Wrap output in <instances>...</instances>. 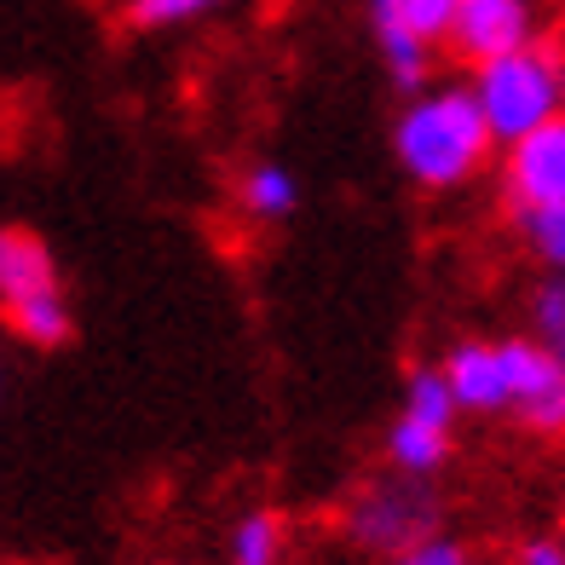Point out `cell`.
<instances>
[{
  "label": "cell",
  "mask_w": 565,
  "mask_h": 565,
  "mask_svg": "<svg viewBox=\"0 0 565 565\" xmlns=\"http://www.w3.org/2000/svg\"><path fill=\"white\" fill-rule=\"evenodd\" d=\"M491 127L468 87H416L393 127L398 168L427 191H456L491 162Z\"/></svg>",
  "instance_id": "6da1fadb"
},
{
  "label": "cell",
  "mask_w": 565,
  "mask_h": 565,
  "mask_svg": "<svg viewBox=\"0 0 565 565\" xmlns=\"http://www.w3.org/2000/svg\"><path fill=\"white\" fill-rule=\"evenodd\" d=\"M473 105L491 127L497 145H513L520 134L543 121H559V105H565V64H559V46H548L543 35L513 46L502 58H484L473 64Z\"/></svg>",
  "instance_id": "7a4b0ae2"
},
{
  "label": "cell",
  "mask_w": 565,
  "mask_h": 565,
  "mask_svg": "<svg viewBox=\"0 0 565 565\" xmlns=\"http://www.w3.org/2000/svg\"><path fill=\"white\" fill-rule=\"evenodd\" d=\"M456 416H461V409H456V398H450V387H445V375H439V370H416V375H409V387H404L398 422H393V433H387L393 468L409 473V479H427L433 468H445Z\"/></svg>",
  "instance_id": "3957f363"
},
{
  "label": "cell",
  "mask_w": 565,
  "mask_h": 565,
  "mask_svg": "<svg viewBox=\"0 0 565 565\" xmlns=\"http://www.w3.org/2000/svg\"><path fill=\"white\" fill-rule=\"evenodd\" d=\"M456 0H370V30L375 46L387 58L393 82L404 93L427 87L433 75V46L445 41V23H450Z\"/></svg>",
  "instance_id": "277c9868"
},
{
  "label": "cell",
  "mask_w": 565,
  "mask_h": 565,
  "mask_svg": "<svg viewBox=\"0 0 565 565\" xmlns=\"http://www.w3.org/2000/svg\"><path fill=\"white\" fill-rule=\"evenodd\" d=\"M502 387H508V409L536 427V433H559L565 422V364H559V347L543 341H502Z\"/></svg>",
  "instance_id": "5b68a950"
},
{
  "label": "cell",
  "mask_w": 565,
  "mask_h": 565,
  "mask_svg": "<svg viewBox=\"0 0 565 565\" xmlns=\"http://www.w3.org/2000/svg\"><path fill=\"white\" fill-rule=\"evenodd\" d=\"M536 0H456L450 23H445V41L456 58L484 64V58H502L513 46L536 41Z\"/></svg>",
  "instance_id": "8992f818"
},
{
  "label": "cell",
  "mask_w": 565,
  "mask_h": 565,
  "mask_svg": "<svg viewBox=\"0 0 565 565\" xmlns=\"http://www.w3.org/2000/svg\"><path fill=\"white\" fill-rule=\"evenodd\" d=\"M433 525V497L422 491V479H393V484H375V491L352 508V536L375 554H398L409 543H422Z\"/></svg>",
  "instance_id": "52a82bcc"
},
{
  "label": "cell",
  "mask_w": 565,
  "mask_h": 565,
  "mask_svg": "<svg viewBox=\"0 0 565 565\" xmlns=\"http://www.w3.org/2000/svg\"><path fill=\"white\" fill-rule=\"evenodd\" d=\"M513 209H554L565 202V121H543L508 145Z\"/></svg>",
  "instance_id": "ba28073f"
},
{
  "label": "cell",
  "mask_w": 565,
  "mask_h": 565,
  "mask_svg": "<svg viewBox=\"0 0 565 565\" xmlns=\"http://www.w3.org/2000/svg\"><path fill=\"white\" fill-rule=\"evenodd\" d=\"M439 375H445L456 409H473V416H497V409H508L502 358H497L491 341H461V347H450V358L439 364Z\"/></svg>",
  "instance_id": "9c48e42d"
},
{
  "label": "cell",
  "mask_w": 565,
  "mask_h": 565,
  "mask_svg": "<svg viewBox=\"0 0 565 565\" xmlns=\"http://www.w3.org/2000/svg\"><path fill=\"white\" fill-rule=\"evenodd\" d=\"M41 289H58L53 248L35 231H0V300H23Z\"/></svg>",
  "instance_id": "30bf717a"
},
{
  "label": "cell",
  "mask_w": 565,
  "mask_h": 565,
  "mask_svg": "<svg viewBox=\"0 0 565 565\" xmlns=\"http://www.w3.org/2000/svg\"><path fill=\"white\" fill-rule=\"evenodd\" d=\"M7 323H12V335H23L30 347H58V341H70V300H64V289L7 300Z\"/></svg>",
  "instance_id": "8fae6325"
},
{
  "label": "cell",
  "mask_w": 565,
  "mask_h": 565,
  "mask_svg": "<svg viewBox=\"0 0 565 565\" xmlns=\"http://www.w3.org/2000/svg\"><path fill=\"white\" fill-rule=\"evenodd\" d=\"M243 209L254 220H289L300 209V179L277 162H260L243 173Z\"/></svg>",
  "instance_id": "7c38bea8"
},
{
  "label": "cell",
  "mask_w": 565,
  "mask_h": 565,
  "mask_svg": "<svg viewBox=\"0 0 565 565\" xmlns=\"http://www.w3.org/2000/svg\"><path fill=\"white\" fill-rule=\"evenodd\" d=\"M282 559V513L254 508L231 531V565H277Z\"/></svg>",
  "instance_id": "4fadbf2b"
},
{
  "label": "cell",
  "mask_w": 565,
  "mask_h": 565,
  "mask_svg": "<svg viewBox=\"0 0 565 565\" xmlns=\"http://www.w3.org/2000/svg\"><path fill=\"white\" fill-rule=\"evenodd\" d=\"M225 0H127V18L139 30H185V23L214 18Z\"/></svg>",
  "instance_id": "5bb4252c"
},
{
  "label": "cell",
  "mask_w": 565,
  "mask_h": 565,
  "mask_svg": "<svg viewBox=\"0 0 565 565\" xmlns=\"http://www.w3.org/2000/svg\"><path fill=\"white\" fill-rule=\"evenodd\" d=\"M520 225H525L531 248L559 266V254H565V202H554V209H520Z\"/></svg>",
  "instance_id": "9a60e30c"
},
{
  "label": "cell",
  "mask_w": 565,
  "mask_h": 565,
  "mask_svg": "<svg viewBox=\"0 0 565 565\" xmlns=\"http://www.w3.org/2000/svg\"><path fill=\"white\" fill-rule=\"evenodd\" d=\"M393 565H484V559H473L461 543H445V536H422V543L398 548Z\"/></svg>",
  "instance_id": "2e32d148"
},
{
  "label": "cell",
  "mask_w": 565,
  "mask_h": 565,
  "mask_svg": "<svg viewBox=\"0 0 565 565\" xmlns=\"http://www.w3.org/2000/svg\"><path fill=\"white\" fill-rule=\"evenodd\" d=\"M559 335H565V289H559V282H548V289L536 295V341L559 347Z\"/></svg>",
  "instance_id": "e0dca14e"
},
{
  "label": "cell",
  "mask_w": 565,
  "mask_h": 565,
  "mask_svg": "<svg viewBox=\"0 0 565 565\" xmlns=\"http://www.w3.org/2000/svg\"><path fill=\"white\" fill-rule=\"evenodd\" d=\"M520 565H565L559 536H531V543L520 548Z\"/></svg>",
  "instance_id": "ac0fdd59"
}]
</instances>
